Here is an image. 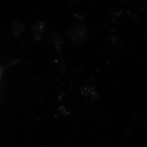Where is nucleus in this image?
<instances>
[{
  "label": "nucleus",
  "mask_w": 147,
  "mask_h": 147,
  "mask_svg": "<svg viewBox=\"0 0 147 147\" xmlns=\"http://www.w3.org/2000/svg\"><path fill=\"white\" fill-rule=\"evenodd\" d=\"M68 36L76 43L84 42L87 37V32L83 25L77 24L73 26L68 31Z\"/></svg>",
  "instance_id": "nucleus-1"
},
{
  "label": "nucleus",
  "mask_w": 147,
  "mask_h": 147,
  "mask_svg": "<svg viewBox=\"0 0 147 147\" xmlns=\"http://www.w3.org/2000/svg\"><path fill=\"white\" fill-rule=\"evenodd\" d=\"M12 32L16 36H19L25 31L24 25L18 22H15L12 24L11 27Z\"/></svg>",
  "instance_id": "nucleus-2"
}]
</instances>
